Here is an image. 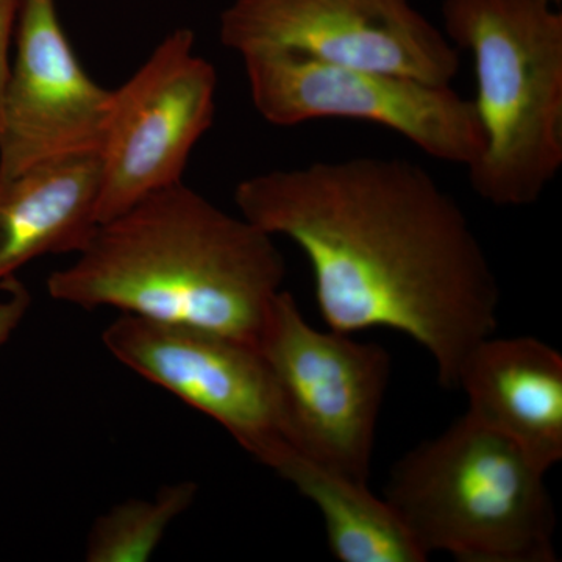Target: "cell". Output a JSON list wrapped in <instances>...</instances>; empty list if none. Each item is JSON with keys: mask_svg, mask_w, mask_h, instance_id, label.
<instances>
[{"mask_svg": "<svg viewBox=\"0 0 562 562\" xmlns=\"http://www.w3.org/2000/svg\"><path fill=\"white\" fill-rule=\"evenodd\" d=\"M239 214L308 258L330 330L387 328L424 347L443 387L498 328L501 286L464 210L401 158L316 161L244 179Z\"/></svg>", "mask_w": 562, "mask_h": 562, "instance_id": "1", "label": "cell"}, {"mask_svg": "<svg viewBox=\"0 0 562 562\" xmlns=\"http://www.w3.org/2000/svg\"><path fill=\"white\" fill-rule=\"evenodd\" d=\"M316 506L324 519L328 547L341 562H424L401 517L384 498L357 482L299 452H291L276 471Z\"/></svg>", "mask_w": 562, "mask_h": 562, "instance_id": "13", "label": "cell"}, {"mask_svg": "<svg viewBox=\"0 0 562 562\" xmlns=\"http://www.w3.org/2000/svg\"><path fill=\"white\" fill-rule=\"evenodd\" d=\"M0 347L3 346L32 306V294L16 276L0 283Z\"/></svg>", "mask_w": 562, "mask_h": 562, "instance_id": "15", "label": "cell"}, {"mask_svg": "<svg viewBox=\"0 0 562 562\" xmlns=\"http://www.w3.org/2000/svg\"><path fill=\"white\" fill-rule=\"evenodd\" d=\"M251 102L280 127L314 120L372 122L432 158L469 166L484 136L475 103L450 85L347 68L286 50L243 55Z\"/></svg>", "mask_w": 562, "mask_h": 562, "instance_id": "6", "label": "cell"}, {"mask_svg": "<svg viewBox=\"0 0 562 562\" xmlns=\"http://www.w3.org/2000/svg\"><path fill=\"white\" fill-rule=\"evenodd\" d=\"M552 2H553V3H557V5H558V7H560V5H561V3H562V0H552Z\"/></svg>", "mask_w": 562, "mask_h": 562, "instance_id": "17", "label": "cell"}, {"mask_svg": "<svg viewBox=\"0 0 562 562\" xmlns=\"http://www.w3.org/2000/svg\"><path fill=\"white\" fill-rule=\"evenodd\" d=\"M284 277L273 236L180 181L99 224L47 291L88 312L117 308L257 347Z\"/></svg>", "mask_w": 562, "mask_h": 562, "instance_id": "2", "label": "cell"}, {"mask_svg": "<svg viewBox=\"0 0 562 562\" xmlns=\"http://www.w3.org/2000/svg\"><path fill=\"white\" fill-rule=\"evenodd\" d=\"M22 0H0V103L9 80L11 47L20 20Z\"/></svg>", "mask_w": 562, "mask_h": 562, "instance_id": "16", "label": "cell"}, {"mask_svg": "<svg viewBox=\"0 0 562 562\" xmlns=\"http://www.w3.org/2000/svg\"><path fill=\"white\" fill-rule=\"evenodd\" d=\"M217 74L195 52L191 29H176L113 90L101 161L98 221L180 183L216 113Z\"/></svg>", "mask_w": 562, "mask_h": 562, "instance_id": "7", "label": "cell"}, {"mask_svg": "<svg viewBox=\"0 0 562 562\" xmlns=\"http://www.w3.org/2000/svg\"><path fill=\"white\" fill-rule=\"evenodd\" d=\"M257 347L276 380L292 449L369 483L391 379L387 350L313 327L294 295L283 290L272 302Z\"/></svg>", "mask_w": 562, "mask_h": 562, "instance_id": "5", "label": "cell"}, {"mask_svg": "<svg viewBox=\"0 0 562 562\" xmlns=\"http://www.w3.org/2000/svg\"><path fill=\"white\" fill-rule=\"evenodd\" d=\"M102 341L131 371L221 424L273 472L294 450L276 380L258 347L127 313L111 322Z\"/></svg>", "mask_w": 562, "mask_h": 562, "instance_id": "9", "label": "cell"}, {"mask_svg": "<svg viewBox=\"0 0 562 562\" xmlns=\"http://www.w3.org/2000/svg\"><path fill=\"white\" fill-rule=\"evenodd\" d=\"M111 95L77 58L57 0H22L0 103V177L99 155Z\"/></svg>", "mask_w": 562, "mask_h": 562, "instance_id": "10", "label": "cell"}, {"mask_svg": "<svg viewBox=\"0 0 562 562\" xmlns=\"http://www.w3.org/2000/svg\"><path fill=\"white\" fill-rule=\"evenodd\" d=\"M221 41L236 54L286 50L331 65L450 85L460 55L413 0H233Z\"/></svg>", "mask_w": 562, "mask_h": 562, "instance_id": "8", "label": "cell"}, {"mask_svg": "<svg viewBox=\"0 0 562 562\" xmlns=\"http://www.w3.org/2000/svg\"><path fill=\"white\" fill-rule=\"evenodd\" d=\"M441 11L475 69L473 191L502 209L535 205L562 168V13L552 0H443Z\"/></svg>", "mask_w": 562, "mask_h": 562, "instance_id": "3", "label": "cell"}, {"mask_svg": "<svg viewBox=\"0 0 562 562\" xmlns=\"http://www.w3.org/2000/svg\"><path fill=\"white\" fill-rule=\"evenodd\" d=\"M99 155L0 177V283L47 255L79 254L99 225Z\"/></svg>", "mask_w": 562, "mask_h": 562, "instance_id": "12", "label": "cell"}, {"mask_svg": "<svg viewBox=\"0 0 562 562\" xmlns=\"http://www.w3.org/2000/svg\"><path fill=\"white\" fill-rule=\"evenodd\" d=\"M384 501L427 558L557 561L546 472L469 413L395 462Z\"/></svg>", "mask_w": 562, "mask_h": 562, "instance_id": "4", "label": "cell"}, {"mask_svg": "<svg viewBox=\"0 0 562 562\" xmlns=\"http://www.w3.org/2000/svg\"><path fill=\"white\" fill-rule=\"evenodd\" d=\"M457 387L468 395L465 413L541 471L562 460V357L554 347L532 336H490L469 351Z\"/></svg>", "mask_w": 562, "mask_h": 562, "instance_id": "11", "label": "cell"}, {"mask_svg": "<svg viewBox=\"0 0 562 562\" xmlns=\"http://www.w3.org/2000/svg\"><path fill=\"white\" fill-rule=\"evenodd\" d=\"M194 482L162 486L150 501L132 498L113 506L92 525L85 560L88 562L149 561L173 520L198 497Z\"/></svg>", "mask_w": 562, "mask_h": 562, "instance_id": "14", "label": "cell"}]
</instances>
